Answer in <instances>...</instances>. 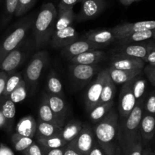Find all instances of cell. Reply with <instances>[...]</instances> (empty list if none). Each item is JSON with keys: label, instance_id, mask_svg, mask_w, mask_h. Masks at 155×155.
I'll list each match as a JSON object with an SVG mask.
<instances>
[{"label": "cell", "instance_id": "11", "mask_svg": "<svg viewBox=\"0 0 155 155\" xmlns=\"http://www.w3.org/2000/svg\"><path fill=\"white\" fill-rule=\"evenodd\" d=\"M80 10L76 15V20L85 21L98 17L107 6L105 0H82Z\"/></svg>", "mask_w": 155, "mask_h": 155}, {"label": "cell", "instance_id": "14", "mask_svg": "<svg viewBox=\"0 0 155 155\" xmlns=\"http://www.w3.org/2000/svg\"><path fill=\"white\" fill-rule=\"evenodd\" d=\"M78 39V33L73 26L59 30H54L50 39L53 48H58L71 45Z\"/></svg>", "mask_w": 155, "mask_h": 155}, {"label": "cell", "instance_id": "2", "mask_svg": "<svg viewBox=\"0 0 155 155\" xmlns=\"http://www.w3.org/2000/svg\"><path fill=\"white\" fill-rule=\"evenodd\" d=\"M145 99L137 101L131 113L124 119L119 120L118 140L123 155L125 154L136 142L142 140L139 127L143 116Z\"/></svg>", "mask_w": 155, "mask_h": 155}, {"label": "cell", "instance_id": "39", "mask_svg": "<svg viewBox=\"0 0 155 155\" xmlns=\"http://www.w3.org/2000/svg\"><path fill=\"white\" fill-rule=\"evenodd\" d=\"M144 112L155 115V89L150 92L144 101Z\"/></svg>", "mask_w": 155, "mask_h": 155}, {"label": "cell", "instance_id": "29", "mask_svg": "<svg viewBox=\"0 0 155 155\" xmlns=\"http://www.w3.org/2000/svg\"><path fill=\"white\" fill-rule=\"evenodd\" d=\"M47 92L51 95L64 98V91L62 83L54 71H51L47 79Z\"/></svg>", "mask_w": 155, "mask_h": 155}, {"label": "cell", "instance_id": "26", "mask_svg": "<svg viewBox=\"0 0 155 155\" xmlns=\"http://www.w3.org/2000/svg\"><path fill=\"white\" fill-rule=\"evenodd\" d=\"M83 124L79 120H71L62 128L61 137L68 143L74 140L82 130Z\"/></svg>", "mask_w": 155, "mask_h": 155}, {"label": "cell", "instance_id": "19", "mask_svg": "<svg viewBox=\"0 0 155 155\" xmlns=\"http://www.w3.org/2000/svg\"><path fill=\"white\" fill-rule=\"evenodd\" d=\"M139 133L143 145H147L153 139L155 134V115L144 112L141 120Z\"/></svg>", "mask_w": 155, "mask_h": 155}, {"label": "cell", "instance_id": "3", "mask_svg": "<svg viewBox=\"0 0 155 155\" xmlns=\"http://www.w3.org/2000/svg\"><path fill=\"white\" fill-rule=\"evenodd\" d=\"M57 17L58 11L53 3H45L42 6L33 24L35 42L37 48L50 42L54 31Z\"/></svg>", "mask_w": 155, "mask_h": 155}, {"label": "cell", "instance_id": "15", "mask_svg": "<svg viewBox=\"0 0 155 155\" xmlns=\"http://www.w3.org/2000/svg\"><path fill=\"white\" fill-rule=\"evenodd\" d=\"M101 48L103 47L101 45H96L95 43H92L90 41L83 39L75 41L71 45L64 47L61 53L64 57L70 60L72 58L86 52V51H92V50H101Z\"/></svg>", "mask_w": 155, "mask_h": 155}, {"label": "cell", "instance_id": "17", "mask_svg": "<svg viewBox=\"0 0 155 155\" xmlns=\"http://www.w3.org/2000/svg\"><path fill=\"white\" fill-rule=\"evenodd\" d=\"M83 39L90 41L92 43L101 45L104 48L111 42L117 41V36L111 29L109 30H91L86 32Z\"/></svg>", "mask_w": 155, "mask_h": 155}, {"label": "cell", "instance_id": "9", "mask_svg": "<svg viewBox=\"0 0 155 155\" xmlns=\"http://www.w3.org/2000/svg\"><path fill=\"white\" fill-rule=\"evenodd\" d=\"M133 80L123 85L121 88L118 102L119 120H123L127 117L131 113L136 104V100L133 92Z\"/></svg>", "mask_w": 155, "mask_h": 155}, {"label": "cell", "instance_id": "40", "mask_svg": "<svg viewBox=\"0 0 155 155\" xmlns=\"http://www.w3.org/2000/svg\"><path fill=\"white\" fill-rule=\"evenodd\" d=\"M81 1L82 0H61L58 6V12L73 8L77 3L81 2Z\"/></svg>", "mask_w": 155, "mask_h": 155}, {"label": "cell", "instance_id": "33", "mask_svg": "<svg viewBox=\"0 0 155 155\" xmlns=\"http://www.w3.org/2000/svg\"><path fill=\"white\" fill-rule=\"evenodd\" d=\"M141 74L137 76L133 81V92L136 102L145 99L146 97L145 92L147 89V81L141 76Z\"/></svg>", "mask_w": 155, "mask_h": 155}, {"label": "cell", "instance_id": "22", "mask_svg": "<svg viewBox=\"0 0 155 155\" xmlns=\"http://www.w3.org/2000/svg\"><path fill=\"white\" fill-rule=\"evenodd\" d=\"M37 123L32 116H26L21 118L17 124L16 133L25 137L33 139L36 135Z\"/></svg>", "mask_w": 155, "mask_h": 155}, {"label": "cell", "instance_id": "32", "mask_svg": "<svg viewBox=\"0 0 155 155\" xmlns=\"http://www.w3.org/2000/svg\"><path fill=\"white\" fill-rule=\"evenodd\" d=\"M36 143L40 147L45 148H63L68 145V142L64 140L61 136H54L48 138L36 139Z\"/></svg>", "mask_w": 155, "mask_h": 155}, {"label": "cell", "instance_id": "34", "mask_svg": "<svg viewBox=\"0 0 155 155\" xmlns=\"http://www.w3.org/2000/svg\"><path fill=\"white\" fill-rule=\"evenodd\" d=\"M115 92H116V85L112 81L111 79L110 78L108 75L107 77L105 82H104V86H103L99 104H103V103H107L114 101L113 99L115 95Z\"/></svg>", "mask_w": 155, "mask_h": 155}, {"label": "cell", "instance_id": "51", "mask_svg": "<svg viewBox=\"0 0 155 155\" xmlns=\"http://www.w3.org/2000/svg\"><path fill=\"white\" fill-rule=\"evenodd\" d=\"M121 4L124 6H130L133 3L136 2V0H120Z\"/></svg>", "mask_w": 155, "mask_h": 155}, {"label": "cell", "instance_id": "48", "mask_svg": "<svg viewBox=\"0 0 155 155\" xmlns=\"http://www.w3.org/2000/svg\"><path fill=\"white\" fill-rule=\"evenodd\" d=\"M89 155H104L102 150L101 149V148H100L99 145H98L96 141H95V144H94L93 147H92V150H91L90 152H89Z\"/></svg>", "mask_w": 155, "mask_h": 155}, {"label": "cell", "instance_id": "47", "mask_svg": "<svg viewBox=\"0 0 155 155\" xmlns=\"http://www.w3.org/2000/svg\"><path fill=\"white\" fill-rule=\"evenodd\" d=\"M144 61L145 62V64H148L150 65H155V49L152 50L149 54L147 55V57L145 58Z\"/></svg>", "mask_w": 155, "mask_h": 155}, {"label": "cell", "instance_id": "4", "mask_svg": "<svg viewBox=\"0 0 155 155\" xmlns=\"http://www.w3.org/2000/svg\"><path fill=\"white\" fill-rule=\"evenodd\" d=\"M34 20L33 15L25 17L18 22L14 30L0 42V61L10 51L21 45L28 30L33 26Z\"/></svg>", "mask_w": 155, "mask_h": 155}, {"label": "cell", "instance_id": "31", "mask_svg": "<svg viewBox=\"0 0 155 155\" xmlns=\"http://www.w3.org/2000/svg\"><path fill=\"white\" fill-rule=\"evenodd\" d=\"M18 0H5L4 8L0 18V27L7 25L12 20V17L15 15L18 8Z\"/></svg>", "mask_w": 155, "mask_h": 155}, {"label": "cell", "instance_id": "20", "mask_svg": "<svg viewBox=\"0 0 155 155\" xmlns=\"http://www.w3.org/2000/svg\"><path fill=\"white\" fill-rule=\"evenodd\" d=\"M105 58V52L101 50H92L80 54L70 59L71 64L83 65L98 64Z\"/></svg>", "mask_w": 155, "mask_h": 155}, {"label": "cell", "instance_id": "27", "mask_svg": "<svg viewBox=\"0 0 155 155\" xmlns=\"http://www.w3.org/2000/svg\"><path fill=\"white\" fill-rule=\"evenodd\" d=\"M39 120L63 127L43 97L39 106Z\"/></svg>", "mask_w": 155, "mask_h": 155}, {"label": "cell", "instance_id": "36", "mask_svg": "<svg viewBox=\"0 0 155 155\" xmlns=\"http://www.w3.org/2000/svg\"><path fill=\"white\" fill-rule=\"evenodd\" d=\"M27 95V86L25 80L23 79L18 86L11 92L8 98L15 104L21 102L26 98Z\"/></svg>", "mask_w": 155, "mask_h": 155}, {"label": "cell", "instance_id": "23", "mask_svg": "<svg viewBox=\"0 0 155 155\" xmlns=\"http://www.w3.org/2000/svg\"><path fill=\"white\" fill-rule=\"evenodd\" d=\"M151 39H155V29L133 33L120 39H118L117 41L119 42L120 45H127L145 42Z\"/></svg>", "mask_w": 155, "mask_h": 155}, {"label": "cell", "instance_id": "8", "mask_svg": "<svg viewBox=\"0 0 155 155\" xmlns=\"http://www.w3.org/2000/svg\"><path fill=\"white\" fill-rule=\"evenodd\" d=\"M101 71L98 64L83 65L71 64L69 72L73 81L77 85L84 86Z\"/></svg>", "mask_w": 155, "mask_h": 155}, {"label": "cell", "instance_id": "35", "mask_svg": "<svg viewBox=\"0 0 155 155\" xmlns=\"http://www.w3.org/2000/svg\"><path fill=\"white\" fill-rule=\"evenodd\" d=\"M11 140H12V145H13L15 149L19 152H23L24 151H25L34 142L31 138L25 137V136H23L16 133L12 134Z\"/></svg>", "mask_w": 155, "mask_h": 155}, {"label": "cell", "instance_id": "6", "mask_svg": "<svg viewBox=\"0 0 155 155\" xmlns=\"http://www.w3.org/2000/svg\"><path fill=\"white\" fill-rule=\"evenodd\" d=\"M107 76H108L107 69L101 70L97 74L95 80L88 88L85 98V104L88 112L90 111L92 108L99 104L103 86Z\"/></svg>", "mask_w": 155, "mask_h": 155}, {"label": "cell", "instance_id": "37", "mask_svg": "<svg viewBox=\"0 0 155 155\" xmlns=\"http://www.w3.org/2000/svg\"><path fill=\"white\" fill-rule=\"evenodd\" d=\"M23 80L22 76L20 73L14 71L8 74V79L6 81L5 87L4 92L2 97H8L11 94V92L19 85L21 80Z\"/></svg>", "mask_w": 155, "mask_h": 155}, {"label": "cell", "instance_id": "42", "mask_svg": "<svg viewBox=\"0 0 155 155\" xmlns=\"http://www.w3.org/2000/svg\"><path fill=\"white\" fill-rule=\"evenodd\" d=\"M23 155H42L41 147L36 142H33L29 148L22 152Z\"/></svg>", "mask_w": 155, "mask_h": 155}, {"label": "cell", "instance_id": "13", "mask_svg": "<svg viewBox=\"0 0 155 155\" xmlns=\"http://www.w3.org/2000/svg\"><path fill=\"white\" fill-rule=\"evenodd\" d=\"M155 29V21H143L134 23H123L118 24L116 27L111 28L114 33L117 36V40L118 39L124 37L133 33L144 30H153Z\"/></svg>", "mask_w": 155, "mask_h": 155}, {"label": "cell", "instance_id": "54", "mask_svg": "<svg viewBox=\"0 0 155 155\" xmlns=\"http://www.w3.org/2000/svg\"><path fill=\"white\" fill-rule=\"evenodd\" d=\"M2 0H0V2H2Z\"/></svg>", "mask_w": 155, "mask_h": 155}, {"label": "cell", "instance_id": "45", "mask_svg": "<svg viewBox=\"0 0 155 155\" xmlns=\"http://www.w3.org/2000/svg\"><path fill=\"white\" fill-rule=\"evenodd\" d=\"M8 79V74L2 71H0V98L2 97L4 92L5 87L6 81Z\"/></svg>", "mask_w": 155, "mask_h": 155}, {"label": "cell", "instance_id": "7", "mask_svg": "<svg viewBox=\"0 0 155 155\" xmlns=\"http://www.w3.org/2000/svg\"><path fill=\"white\" fill-rule=\"evenodd\" d=\"M95 141V134L92 127L88 124H83L80 133L68 145L81 154L89 155Z\"/></svg>", "mask_w": 155, "mask_h": 155}, {"label": "cell", "instance_id": "30", "mask_svg": "<svg viewBox=\"0 0 155 155\" xmlns=\"http://www.w3.org/2000/svg\"><path fill=\"white\" fill-rule=\"evenodd\" d=\"M76 20V15L74 9H68L63 12H58L57 20H56L54 30H59L66 27L72 26L74 21Z\"/></svg>", "mask_w": 155, "mask_h": 155}, {"label": "cell", "instance_id": "16", "mask_svg": "<svg viewBox=\"0 0 155 155\" xmlns=\"http://www.w3.org/2000/svg\"><path fill=\"white\" fill-rule=\"evenodd\" d=\"M25 51L20 45L15 49L12 50L4 58L0 61V71L7 73L8 74L14 72L24 61L25 57Z\"/></svg>", "mask_w": 155, "mask_h": 155}, {"label": "cell", "instance_id": "24", "mask_svg": "<svg viewBox=\"0 0 155 155\" xmlns=\"http://www.w3.org/2000/svg\"><path fill=\"white\" fill-rule=\"evenodd\" d=\"M63 127H58L54 124L45 123L39 120L36 127V139L51 137L54 136H61Z\"/></svg>", "mask_w": 155, "mask_h": 155}, {"label": "cell", "instance_id": "1", "mask_svg": "<svg viewBox=\"0 0 155 155\" xmlns=\"http://www.w3.org/2000/svg\"><path fill=\"white\" fill-rule=\"evenodd\" d=\"M119 114L112 109L92 127L95 140L104 155H123L118 140Z\"/></svg>", "mask_w": 155, "mask_h": 155}, {"label": "cell", "instance_id": "52", "mask_svg": "<svg viewBox=\"0 0 155 155\" xmlns=\"http://www.w3.org/2000/svg\"><path fill=\"white\" fill-rule=\"evenodd\" d=\"M142 155H155L154 151H153L150 148H147L145 149L143 148V151H142Z\"/></svg>", "mask_w": 155, "mask_h": 155}, {"label": "cell", "instance_id": "21", "mask_svg": "<svg viewBox=\"0 0 155 155\" xmlns=\"http://www.w3.org/2000/svg\"><path fill=\"white\" fill-rule=\"evenodd\" d=\"M107 71L109 77L115 85L125 84L143 72V71H123L112 68H109Z\"/></svg>", "mask_w": 155, "mask_h": 155}, {"label": "cell", "instance_id": "46", "mask_svg": "<svg viewBox=\"0 0 155 155\" xmlns=\"http://www.w3.org/2000/svg\"><path fill=\"white\" fill-rule=\"evenodd\" d=\"M0 155H15L14 151L5 145L4 143H0Z\"/></svg>", "mask_w": 155, "mask_h": 155}, {"label": "cell", "instance_id": "43", "mask_svg": "<svg viewBox=\"0 0 155 155\" xmlns=\"http://www.w3.org/2000/svg\"><path fill=\"white\" fill-rule=\"evenodd\" d=\"M143 147L144 145L142 144V141H139L124 155H142Z\"/></svg>", "mask_w": 155, "mask_h": 155}, {"label": "cell", "instance_id": "38", "mask_svg": "<svg viewBox=\"0 0 155 155\" xmlns=\"http://www.w3.org/2000/svg\"><path fill=\"white\" fill-rule=\"evenodd\" d=\"M36 0H18V8L15 16L21 17L30 10L36 3Z\"/></svg>", "mask_w": 155, "mask_h": 155}, {"label": "cell", "instance_id": "50", "mask_svg": "<svg viewBox=\"0 0 155 155\" xmlns=\"http://www.w3.org/2000/svg\"><path fill=\"white\" fill-rule=\"evenodd\" d=\"M0 129H5L7 130V121L0 110Z\"/></svg>", "mask_w": 155, "mask_h": 155}, {"label": "cell", "instance_id": "53", "mask_svg": "<svg viewBox=\"0 0 155 155\" xmlns=\"http://www.w3.org/2000/svg\"><path fill=\"white\" fill-rule=\"evenodd\" d=\"M142 1V0H136V2H141Z\"/></svg>", "mask_w": 155, "mask_h": 155}, {"label": "cell", "instance_id": "44", "mask_svg": "<svg viewBox=\"0 0 155 155\" xmlns=\"http://www.w3.org/2000/svg\"><path fill=\"white\" fill-rule=\"evenodd\" d=\"M66 146L59 148H45L41 147V149L42 151V155H64Z\"/></svg>", "mask_w": 155, "mask_h": 155}, {"label": "cell", "instance_id": "10", "mask_svg": "<svg viewBox=\"0 0 155 155\" xmlns=\"http://www.w3.org/2000/svg\"><path fill=\"white\" fill-rule=\"evenodd\" d=\"M154 49H155V39H151L138 43L120 45L117 48V51L118 54L131 56L144 61L147 55Z\"/></svg>", "mask_w": 155, "mask_h": 155}, {"label": "cell", "instance_id": "5", "mask_svg": "<svg viewBox=\"0 0 155 155\" xmlns=\"http://www.w3.org/2000/svg\"><path fill=\"white\" fill-rule=\"evenodd\" d=\"M48 61V53L45 51H38L32 58L31 61L26 68L24 79L27 86L33 92L36 88L42 71Z\"/></svg>", "mask_w": 155, "mask_h": 155}, {"label": "cell", "instance_id": "41", "mask_svg": "<svg viewBox=\"0 0 155 155\" xmlns=\"http://www.w3.org/2000/svg\"><path fill=\"white\" fill-rule=\"evenodd\" d=\"M143 71L151 84L155 87V65H145Z\"/></svg>", "mask_w": 155, "mask_h": 155}, {"label": "cell", "instance_id": "28", "mask_svg": "<svg viewBox=\"0 0 155 155\" xmlns=\"http://www.w3.org/2000/svg\"><path fill=\"white\" fill-rule=\"evenodd\" d=\"M114 104V101H111L110 102L99 104L92 108L89 112V118L92 122L97 124L101 121L113 109Z\"/></svg>", "mask_w": 155, "mask_h": 155}, {"label": "cell", "instance_id": "55", "mask_svg": "<svg viewBox=\"0 0 155 155\" xmlns=\"http://www.w3.org/2000/svg\"><path fill=\"white\" fill-rule=\"evenodd\" d=\"M154 154H155V151H154Z\"/></svg>", "mask_w": 155, "mask_h": 155}, {"label": "cell", "instance_id": "12", "mask_svg": "<svg viewBox=\"0 0 155 155\" xmlns=\"http://www.w3.org/2000/svg\"><path fill=\"white\" fill-rule=\"evenodd\" d=\"M145 62L143 60L121 54H114L110 59V68L123 71H143Z\"/></svg>", "mask_w": 155, "mask_h": 155}, {"label": "cell", "instance_id": "49", "mask_svg": "<svg viewBox=\"0 0 155 155\" xmlns=\"http://www.w3.org/2000/svg\"><path fill=\"white\" fill-rule=\"evenodd\" d=\"M64 155H84V154H81L80 152L77 151V150H75L74 148H71V146L67 145L66 148H65L64 154Z\"/></svg>", "mask_w": 155, "mask_h": 155}, {"label": "cell", "instance_id": "18", "mask_svg": "<svg viewBox=\"0 0 155 155\" xmlns=\"http://www.w3.org/2000/svg\"><path fill=\"white\" fill-rule=\"evenodd\" d=\"M43 98H45L50 108L51 109L53 113L57 117L61 126L64 127L67 117V110H68L64 98L51 95L48 92L44 94Z\"/></svg>", "mask_w": 155, "mask_h": 155}, {"label": "cell", "instance_id": "25", "mask_svg": "<svg viewBox=\"0 0 155 155\" xmlns=\"http://www.w3.org/2000/svg\"><path fill=\"white\" fill-rule=\"evenodd\" d=\"M0 110L7 121V131H10L16 114L15 104L8 97H2L0 98Z\"/></svg>", "mask_w": 155, "mask_h": 155}]
</instances>
